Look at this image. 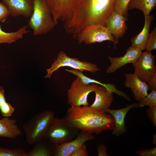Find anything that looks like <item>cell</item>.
Returning a JSON list of instances; mask_svg holds the SVG:
<instances>
[{
	"instance_id": "cell-15",
	"label": "cell",
	"mask_w": 156,
	"mask_h": 156,
	"mask_svg": "<svg viewBox=\"0 0 156 156\" xmlns=\"http://www.w3.org/2000/svg\"><path fill=\"white\" fill-rule=\"evenodd\" d=\"M125 76V86L131 89L137 101H140L148 94L149 87L147 83L142 81L134 73H126Z\"/></svg>"
},
{
	"instance_id": "cell-17",
	"label": "cell",
	"mask_w": 156,
	"mask_h": 156,
	"mask_svg": "<svg viewBox=\"0 0 156 156\" xmlns=\"http://www.w3.org/2000/svg\"><path fill=\"white\" fill-rule=\"evenodd\" d=\"M94 92L95 94V100L90 106L103 112L109 109L113 100V92L104 86L98 85Z\"/></svg>"
},
{
	"instance_id": "cell-21",
	"label": "cell",
	"mask_w": 156,
	"mask_h": 156,
	"mask_svg": "<svg viewBox=\"0 0 156 156\" xmlns=\"http://www.w3.org/2000/svg\"><path fill=\"white\" fill-rule=\"evenodd\" d=\"M33 149L26 153L25 156L53 155L55 146L44 138L35 143Z\"/></svg>"
},
{
	"instance_id": "cell-16",
	"label": "cell",
	"mask_w": 156,
	"mask_h": 156,
	"mask_svg": "<svg viewBox=\"0 0 156 156\" xmlns=\"http://www.w3.org/2000/svg\"><path fill=\"white\" fill-rule=\"evenodd\" d=\"M137 107H138L137 103H135L127 105L125 107L121 109H111L109 108L103 111L109 113L114 118L115 126L112 132L113 135L119 136L126 132L127 129L125 122V117L131 109Z\"/></svg>"
},
{
	"instance_id": "cell-4",
	"label": "cell",
	"mask_w": 156,
	"mask_h": 156,
	"mask_svg": "<svg viewBox=\"0 0 156 156\" xmlns=\"http://www.w3.org/2000/svg\"><path fill=\"white\" fill-rule=\"evenodd\" d=\"M54 118L53 112L45 110L36 114L24 124L23 128L27 143L35 144L44 138Z\"/></svg>"
},
{
	"instance_id": "cell-33",
	"label": "cell",
	"mask_w": 156,
	"mask_h": 156,
	"mask_svg": "<svg viewBox=\"0 0 156 156\" xmlns=\"http://www.w3.org/2000/svg\"><path fill=\"white\" fill-rule=\"evenodd\" d=\"M97 151L99 156H108L107 153V148L104 144L99 145L97 147Z\"/></svg>"
},
{
	"instance_id": "cell-7",
	"label": "cell",
	"mask_w": 156,
	"mask_h": 156,
	"mask_svg": "<svg viewBox=\"0 0 156 156\" xmlns=\"http://www.w3.org/2000/svg\"><path fill=\"white\" fill-rule=\"evenodd\" d=\"M78 43L86 44L101 42L106 40L112 41L116 48L118 43L106 27L101 25H90L85 27L76 36Z\"/></svg>"
},
{
	"instance_id": "cell-35",
	"label": "cell",
	"mask_w": 156,
	"mask_h": 156,
	"mask_svg": "<svg viewBox=\"0 0 156 156\" xmlns=\"http://www.w3.org/2000/svg\"><path fill=\"white\" fill-rule=\"evenodd\" d=\"M152 143L155 145H156V134H155L153 136Z\"/></svg>"
},
{
	"instance_id": "cell-20",
	"label": "cell",
	"mask_w": 156,
	"mask_h": 156,
	"mask_svg": "<svg viewBox=\"0 0 156 156\" xmlns=\"http://www.w3.org/2000/svg\"><path fill=\"white\" fill-rule=\"evenodd\" d=\"M65 70L79 77L82 81L85 84L88 85L91 83H95L103 86L111 90L113 92L122 96L128 101L130 99V98L125 93L118 90L116 88L115 85L113 84L109 83L106 84L102 83L95 79L86 76L82 72L78 70L74 69L71 70L66 69Z\"/></svg>"
},
{
	"instance_id": "cell-36",
	"label": "cell",
	"mask_w": 156,
	"mask_h": 156,
	"mask_svg": "<svg viewBox=\"0 0 156 156\" xmlns=\"http://www.w3.org/2000/svg\"><path fill=\"white\" fill-rule=\"evenodd\" d=\"M3 89V88L2 86H0V90Z\"/></svg>"
},
{
	"instance_id": "cell-24",
	"label": "cell",
	"mask_w": 156,
	"mask_h": 156,
	"mask_svg": "<svg viewBox=\"0 0 156 156\" xmlns=\"http://www.w3.org/2000/svg\"><path fill=\"white\" fill-rule=\"evenodd\" d=\"M0 110L3 116L8 117L10 116L14 111V108L6 101L4 89L0 90Z\"/></svg>"
},
{
	"instance_id": "cell-23",
	"label": "cell",
	"mask_w": 156,
	"mask_h": 156,
	"mask_svg": "<svg viewBox=\"0 0 156 156\" xmlns=\"http://www.w3.org/2000/svg\"><path fill=\"white\" fill-rule=\"evenodd\" d=\"M156 5V0H131L128 10L137 9L142 11L144 16L149 15Z\"/></svg>"
},
{
	"instance_id": "cell-32",
	"label": "cell",
	"mask_w": 156,
	"mask_h": 156,
	"mask_svg": "<svg viewBox=\"0 0 156 156\" xmlns=\"http://www.w3.org/2000/svg\"><path fill=\"white\" fill-rule=\"evenodd\" d=\"M136 153L140 156H156V147L146 150H138Z\"/></svg>"
},
{
	"instance_id": "cell-28",
	"label": "cell",
	"mask_w": 156,
	"mask_h": 156,
	"mask_svg": "<svg viewBox=\"0 0 156 156\" xmlns=\"http://www.w3.org/2000/svg\"><path fill=\"white\" fill-rule=\"evenodd\" d=\"M156 49V27L150 33L145 46L146 50L151 51Z\"/></svg>"
},
{
	"instance_id": "cell-1",
	"label": "cell",
	"mask_w": 156,
	"mask_h": 156,
	"mask_svg": "<svg viewBox=\"0 0 156 156\" xmlns=\"http://www.w3.org/2000/svg\"><path fill=\"white\" fill-rule=\"evenodd\" d=\"M115 0H79L71 18L64 23L66 32L76 37L85 27L92 25L104 26L114 10Z\"/></svg>"
},
{
	"instance_id": "cell-22",
	"label": "cell",
	"mask_w": 156,
	"mask_h": 156,
	"mask_svg": "<svg viewBox=\"0 0 156 156\" xmlns=\"http://www.w3.org/2000/svg\"><path fill=\"white\" fill-rule=\"evenodd\" d=\"M27 25L20 27L16 31L7 32L2 30L0 25V44H11L22 38L24 35L29 31Z\"/></svg>"
},
{
	"instance_id": "cell-3",
	"label": "cell",
	"mask_w": 156,
	"mask_h": 156,
	"mask_svg": "<svg viewBox=\"0 0 156 156\" xmlns=\"http://www.w3.org/2000/svg\"><path fill=\"white\" fill-rule=\"evenodd\" d=\"M33 10L27 23L35 36L46 34L57 24L54 21L45 0H33Z\"/></svg>"
},
{
	"instance_id": "cell-14",
	"label": "cell",
	"mask_w": 156,
	"mask_h": 156,
	"mask_svg": "<svg viewBox=\"0 0 156 156\" xmlns=\"http://www.w3.org/2000/svg\"><path fill=\"white\" fill-rule=\"evenodd\" d=\"M12 17L23 16L30 18L33 10V0H2Z\"/></svg>"
},
{
	"instance_id": "cell-29",
	"label": "cell",
	"mask_w": 156,
	"mask_h": 156,
	"mask_svg": "<svg viewBox=\"0 0 156 156\" xmlns=\"http://www.w3.org/2000/svg\"><path fill=\"white\" fill-rule=\"evenodd\" d=\"M147 114L151 121L156 127V106L149 107L147 109Z\"/></svg>"
},
{
	"instance_id": "cell-19",
	"label": "cell",
	"mask_w": 156,
	"mask_h": 156,
	"mask_svg": "<svg viewBox=\"0 0 156 156\" xmlns=\"http://www.w3.org/2000/svg\"><path fill=\"white\" fill-rule=\"evenodd\" d=\"M21 133L15 119H10L8 117L0 119V136L13 139Z\"/></svg>"
},
{
	"instance_id": "cell-31",
	"label": "cell",
	"mask_w": 156,
	"mask_h": 156,
	"mask_svg": "<svg viewBox=\"0 0 156 156\" xmlns=\"http://www.w3.org/2000/svg\"><path fill=\"white\" fill-rule=\"evenodd\" d=\"M10 15L9 12L3 2H0V22L5 21Z\"/></svg>"
},
{
	"instance_id": "cell-8",
	"label": "cell",
	"mask_w": 156,
	"mask_h": 156,
	"mask_svg": "<svg viewBox=\"0 0 156 156\" xmlns=\"http://www.w3.org/2000/svg\"><path fill=\"white\" fill-rule=\"evenodd\" d=\"M98 84L84 83L78 77L71 83L68 90V102L71 106L88 105V98L89 94L94 92Z\"/></svg>"
},
{
	"instance_id": "cell-18",
	"label": "cell",
	"mask_w": 156,
	"mask_h": 156,
	"mask_svg": "<svg viewBox=\"0 0 156 156\" xmlns=\"http://www.w3.org/2000/svg\"><path fill=\"white\" fill-rule=\"evenodd\" d=\"M144 16V24L142 30L138 34L132 37L130 40L131 46L139 48L142 51L145 49L150 34L149 31L151 25L154 18L152 15Z\"/></svg>"
},
{
	"instance_id": "cell-27",
	"label": "cell",
	"mask_w": 156,
	"mask_h": 156,
	"mask_svg": "<svg viewBox=\"0 0 156 156\" xmlns=\"http://www.w3.org/2000/svg\"><path fill=\"white\" fill-rule=\"evenodd\" d=\"M26 153L22 148L9 149L0 147V156H25Z\"/></svg>"
},
{
	"instance_id": "cell-11",
	"label": "cell",
	"mask_w": 156,
	"mask_h": 156,
	"mask_svg": "<svg viewBox=\"0 0 156 156\" xmlns=\"http://www.w3.org/2000/svg\"><path fill=\"white\" fill-rule=\"evenodd\" d=\"M92 133L80 131L75 138L68 142L56 146L53 156H70L78 148L87 141L95 139Z\"/></svg>"
},
{
	"instance_id": "cell-2",
	"label": "cell",
	"mask_w": 156,
	"mask_h": 156,
	"mask_svg": "<svg viewBox=\"0 0 156 156\" xmlns=\"http://www.w3.org/2000/svg\"><path fill=\"white\" fill-rule=\"evenodd\" d=\"M67 123L80 131L99 134L113 130L115 122L110 114L94 109L88 105L71 106L62 118Z\"/></svg>"
},
{
	"instance_id": "cell-5",
	"label": "cell",
	"mask_w": 156,
	"mask_h": 156,
	"mask_svg": "<svg viewBox=\"0 0 156 156\" xmlns=\"http://www.w3.org/2000/svg\"><path fill=\"white\" fill-rule=\"evenodd\" d=\"M79 131L67 123L63 118L54 117L44 138L56 146L74 139Z\"/></svg>"
},
{
	"instance_id": "cell-9",
	"label": "cell",
	"mask_w": 156,
	"mask_h": 156,
	"mask_svg": "<svg viewBox=\"0 0 156 156\" xmlns=\"http://www.w3.org/2000/svg\"><path fill=\"white\" fill-rule=\"evenodd\" d=\"M54 21L65 22L72 17L79 0H45Z\"/></svg>"
},
{
	"instance_id": "cell-6",
	"label": "cell",
	"mask_w": 156,
	"mask_h": 156,
	"mask_svg": "<svg viewBox=\"0 0 156 156\" xmlns=\"http://www.w3.org/2000/svg\"><path fill=\"white\" fill-rule=\"evenodd\" d=\"M68 66L82 72L88 71L94 73L100 70L95 64L86 61H81L76 58L68 56L64 51H61L58 53L56 59L50 68L47 69V74L44 78H50L53 73L60 67Z\"/></svg>"
},
{
	"instance_id": "cell-25",
	"label": "cell",
	"mask_w": 156,
	"mask_h": 156,
	"mask_svg": "<svg viewBox=\"0 0 156 156\" xmlns=\"http://www.w3.org/2000/svg\"><path fill=\"white\" fill-rule=\"evenodd\" d=\"M138 107L145 106L149 107L156 106V90H153L151 92L143 99L137 103Z\"/></svg>"
},
{
	"instance_id": "cell-12",
	"label": "cell",
	"mask_w": 156,
	"mask_h": 156,
	"mask_svg": "<svg viewBox=\"0 0 156 156\" xmlns=\"http://www.w3.org/2000/svg\"><path fill=\"white\" fill-rule=\"evenodd\" d=\"M142 51L139 48L131 46L127 49L126 53L122 56H108L110 64L106 70V73H114L126 64L135 63L141 55Z\"/></svg>"
},
{
	"instance_id": "cell-13",
	"label": "cell",
	"mask_w": 156,
	"mask_h": 156,
	"mask_svg": "<svg viewBox=\"0 0 156 156\" xmlns=\"http://www.w3.org/2000/svg\"><path fill=\"white\" fill-rule=\"evenodd\" d=\"M125 17L113 10L107 18L105 26L113 36L118 43L120 38L122 37L127 29Z\"/></svg>"
},
{
	"instance_id": "cell-26",
	"label": "cell",
	"mask_w": 156,
	"mask_h": 156,
	"mask_svg": "<svg viewBox=\"0 0 156 156\" xmlns=\"http://www.w3.org/2000/svg\"><path fill=\"white\" fill-rule=\"evenodd\" d=\"M131 0H115L114 10L124 16H129L128 6Z\"/></svg>"
},
{
	"instance_id": "cell-30",
	"label": "cell",
	"mask_w": 156,
	"mask_h": 156,
	"mask_svg": "<svg viewBox=\"0 0 156 156\" xmlns=\"http://www.w3.org/2000/svg\"><path fill=\"white\" fill-rule=\"evenodd\" d=\"M88 153L85 144L78 148L70 155V156H88Z\"/></svg>"
},
{
	"instance_id": "cell-10",
	"label": "cell",
	"mask_w": 156,
	"mask_h": 156,
	"mask_svg": "<svg viewBox=\"0 0 156 156\" xmlns=\"http://www.w3.org/2000/svg\"><path fill=\"white\" fill-rule=\"evenodd\" d=\"M155 55L151 51L142 52L136 61L132 64L134 73L142 81L148 83L153 75L156 73L155 64Z\"/></svg>"
},
{
	"instance_id": "cell-34",
	"label": "cell",
	"mask_w": 156,
	"mask_h": 156,
	"mask_svg": "<svg viewBox=\"0 0 156 156\" xmlns=\"http://www.w3.org/2000/svg\"><path fill=\"white\" fill-rule=\"evenodd\" d=\"M149 89L156 90V73L153 75L148 83Z\"/></svg>"
}]
</instances>
